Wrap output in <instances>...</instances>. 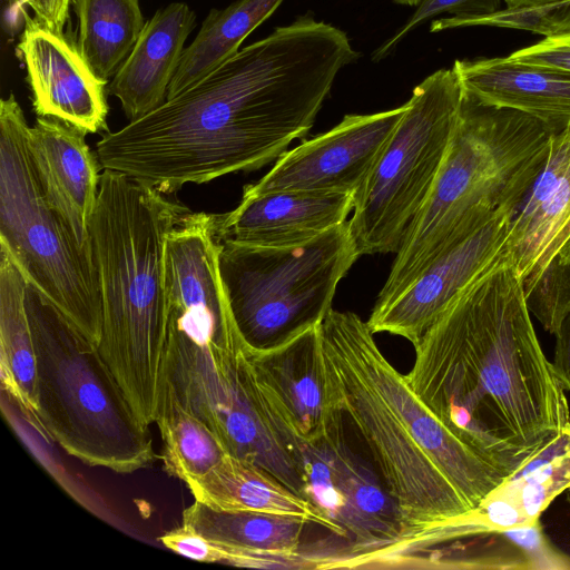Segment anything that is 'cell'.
<instances>
[{
  "label": "cell",
  "mask_w": 570,
  "mask_h": 570,
  "mask_svg": "<svg viewBox=\"0 0 570 570\" xmlns=\"http://www.w3.org/2000/svg\"><path fill=\"white\" fill-rule=\"evenodd\" d=\"M318 326L343 413L370 449L403 532L476 508L508 478L423 403L360 316L332 308Z\"/></svg>",
  "instance_id": "3957f363"
},
{
  "label": "cell",
  "mask_w": 570,
  "mask_h": 570,
  "mask_svg": "<svg viewBox=\"0 0 570 570\" xmlns=\"http://www.w3.org/2000/svg\"><path fill=\"white\" fill-rule=\"evenodd\" d=\"M9 1H10V2H12L16 7H18V9H19L21 12L26 11V10H24V7H26V6H28V7H29V6H30V2H31V0H9Z\"/></svg>",
  "instance_id": "8d00e7d4"
},
{
  "label": "cell",
  "mask_w": 570,
  "mask_h": 570,
  "mask_svg": "<svg viewBox=\"0 0 570 570\" xmlns=\"http://www.w3.org/2000/svg\"><path fill=\"white\" fill-rule=\"evenodd\" d=\"M29 126L11 94L0 101V246L92 344L101 301L91 243L82 245L50 204L28 148Z\"/></svg>",
  "instance_id": "52a82bcc"
},
{
  "label": "cell",
  "mask_w": 570,
  "mask_h": 570,
  "mask_svg": "<svg viewBox=\"0 0 570 570\" xmlns=\"http://www.w3.org/2000/svg\"><path fill=\"white\" fill-rule=\"evenodd\" d=\"M413 346L410 387L508 476L570 422L508 249Z\"/></svg>",
  "instance_id": "7a4b0ae2"
},
{
  "label": "cell",
  "mask_w": 570,
  "mask_h": 570,
  "mask_svg": "<svg viewBox=\"0 0 570 570\" xmlns=\"http://www.w3.org/2000/svg\"><path fill=\"white\" fill-rule=\"evenodd\" d=\"M510 59L570 73V33L543 40L508 56Z\"/></svg>",
  "instance_id": "4dcf8cb0"
},
{
  "label": "cell",
  "mask_w": 570,
  "mask_h": 570,
  "mask_svg": "<svg viewBox=\"0 0 570 570\" xmlns=\"http://www.w3.org/2000/svg\"><path fill=\"white\" fill-rule=\"evenodd\" d=\"M156 424L164 466L184 482L208 473L228 454L215 432L169 395L163 396Z\"/></svg>",
  "instance_id": "4316f807"
},
{
  "label": "cell",
  "mask_w": 570,
  "mask_h": 570,
  "mask_svg": "<svg viewBox=\"0 0 570 570\" xmlns=\"http://www.w3.org/2000/svg\"><path fill=\"white\" fill-rule=\"evenodd\" d=\"M360 256L348 220L296 246L220 243L219 275L245 344L268 348L318 324Z\"/></svg>",
  "instance_id": "ba28073f"
},
{
  "label": "cell",
  "mask_w": 570,
  "mask_h": 570,
  "mask_svg": "<svg viewBox=\"0 0 570 570\" xmlns=\"http://www.w3.org/2000/svg\"><path fill=\"white\" fill-rule=\"evenodd\" d=\"M569 489L570 422L489 495L507 501L532 524Z\"/></svg>",
  "instance_id": "484cf974"
},
{
  "label": "cell",
  "mask_w": 570,
  "mask_h": 570,
  "mask_svg": "<svg viewBox=\"0 0 570 570\" xmlns=\"http://www.w3.org/2000/svg\"><path fill=\"white\" fill-rule=\"evenodd\" d=\"M360 57L345 31L299 16L108 131L96 145L99 164L163 194L258 169L311 130L336 76Z\"/></svg>",
  "instance_id": "6da1fadb"
},
{
  "label": "cell",
  "mask_w": 570,
  "mask_h": 570,
  "mask_svg": "<svg viewBox=\"0 0 570 570\" xmlns=\"http://www.w3.org/2000/svg\"><path fill=\"white\" fill-rule=\"evenodd\" d=\"M566 498L567 502L570 504V489L567 491Z\"/></svg>",
  "instance_id": "f35d334b"
},
{
  "label": "cell",
  "mask_w": 570,
  "mask_h": 570,
  "mask_svg": "<svg viewBox=\"0 0 570 570\" xmlns=\"http://www.w3.org/2000/svg\"><path fill=\"white\" fill-rule=\"evenodd\" d=\"M195 501L227 512L253 511L297 517L343 538L337 525L258 465L230 454L208 473L185 481Z\"/></svg>",
  "instance_id": "7402d4cb"
},
{
  "label": "cell",
  "mask_w": 570,
  "mask_h": 570,
  "mask_svg": "<svg viewBox=\"0 0 570 570\" xmlns=\"http://www.w3.org/2000/svg\"><path fill=\"white\" fill-rule=\"evenodd\" d=\"M352 193L243 191L236 208L214 214L220 243L287 247L307 243L346 222Z\"/></svg>",
  "instance_id": "2e32d148"
},
{
  "label": "cell",
  "mask_w": 570,
  "mask_h": 570,
  "mask_svg": "<svg viewBox=\"0 0 570 570\" xmlns=\"http://www.w3.org/2000/svg\"><path fill=\"white\" fill-rule=\"evenodd\" d=\"M570 216V127L553 132L541 173L511 219L507 244L522 278L537 277L549 248Z\"/></svg>",
  "instance_id": "44dd1931"
},
{
  "label": "cell",
  "mask_w": 570,
  "mask_h": 570,
  "mask_svg": "<svg viewBox=\"0 0 570 570\" xmlns=\"http://www.w3.org/2000/svg\"><path fill=\"white\" fill-rule=\"evenodd\" d=\"M503 0H422L407 21L372 53V61L379 62L392 53L396 46L414 29L441 13L455 18H473L494 13Z\"/></svg>",
  "instance_id": "f546056e"
},
{
  "label": "cell",
  "mask_w": 570,
  "mask_h": 570,
  "mask_svg": "<svg viewBox=\"0 0 570 570\" xmlns=\"http://www.w3.org/2000/svg\"><path fill=\"white\" fill-rule=\"evenodd\" d=\"M28 281L0 246V373L1 384L33 419L37 412V354L27 312Z\"/></svg>",
  "instance_id": "603a6c76"
},
{
  "label": "cell",
  "mask_w": 570,
  "mask_h": 570,
  "mask_svg": "<svg viewBox=\"0 0 570 570\" xmlns=\"http://www.w3.org/2000/svg\"><path fill=\"white\" fill-rule=\"evenodd\" d=\"M343 428L296 450L303 497L340 528L350 546L338 568L396 541L403 532L396 503L382 478L353 451Z\"/></svg>",
  "instance_id": "8fae6325"
},
{
  "label": "cell",
  "mask_w": 570,
  "mask_h": 570,
  "mask_svg": "<svg viewBox=\"0 0 570 570\" xmlns=\"http://www.w3.org/2000/svg\"><path fill=\"white\" fill-rule=\"evenodd\" d=\"M478 26L523 30L544 36V38L559 37L570 33V0L507 6L504 9L482 17L436 19L432 21L430 31L439 32Z\"/></svg>",
  "instance_id": "83f0119b"
},
{
  "label": "cell",
  "mask_w": 570,
  "mask_h": 570,
  "mask_svg": "<svg viewBox=\"0 0 570 570\" xmlns=\"http://www.w3.org/2000/svg\"><path fill=\"white\" fill-rule=\"evenodd\" d=\"M17 51L27 69L35 112L87 134L107 130L105 85L81 57L75 38L41 26L27 11Z\"/></svg>",
  "instance_id": "9a60e30c"
},
{
  "label": "cell",
  "mask_w": 570,
  "mask_h": 570,
  "mask_svg": "<svg viewBox=\"0 0 570 570\" xmlns=\"http://www.w3.org/2000/svg\"><path fill=\"white\" fill-rule=\"evenodd\" d=\"M87 132L53 117H40L28 129V148L50 204L77 239L89 245V224L97 203L101 167L86 142Z\"/></svg>",
  "instance_id": "ac0fdd59"
},
{
  "label": "cell",
  "mask_w": 570,
  "mask_h": 570,
  "mask_svg": "<svg viewBox=\"0 0 570 570\" xmlns=\"http://www.w3.org/2000/svg\"><path fill=\"white\" fill-rule=\"evenodd\" d=\"M554 256H558L562 262H570V216L551 244L543 267H546Z\"/></svg>",
  "instance_id": "e575fe53"
},
{
  "label": "cell",
  "mask_w": 570,
  "mask_h": 570,
  "mask_svg": "<svg viewBox=\"0 0 570 570\" xmlns=\"http://www.w3.org/2000/svg\"><path fill=\"white\" fill-rule=\"evenodd\" d=\"M76 46L95 76L107 83L132 51L145 21L139 0H71Z\"/></svg>",
  "instance_id": "d4e9b609"
},
{
  "label": "cell",
  "mask_w": 570,
  "mask_h": 570,
  "mask_svg": "<svg viewBox=\"0 0 570 570\" xmlns=\"http://www.w3.org/2000/svg\"><path fill=\"white\" fill-rule=\"evenodd\" d=\"M553 335L556 346L552 368L561 387L570 392V313Z\"/></svg>",
  "instance_id": "d6a6232c"
},
{
  "label": "cell",
  "mask_w": 570,
  "mask_h": 570,
  "mask_svg": "<svg viewBox=\"0 0 570 570\" xmlns=\"http://www.w3.org/2000/svg\"><path fill=\"white\" fill-rule=\"evenodd\" d=\"M27 312L37 354L35 420L68 454L90 466L131 473L156 458L148 426L89 342L35 286Z\"/></svg>",
  "instance_id": "5b68a950"
},
{
  "label": "cell",
  "mask_w": 570,
  "mask_h": 570,
  "mask_svg": "<svg viewBox=\"0 0 570 570\" xmlns=\"http://www.w3.org/2000/svg\"><path fill=\"white\" fill-rule=\"evenodd\" d=\"M308 524L297 517L218 511L198 501L181 518V525L217 546L220 563L264 569H315L312 546L302 544Z\"/></svg>",
  "instance_id": "e0dca14e"
},
{
  "label": "cell",
  "mask_w": 570,
  "mask_h": 570,
  "mask_svg": "<svg viewBox=\"0 0 570 570\" xmlns=\"http://www.w3.org/2000/svg\"><path fill=\"white\" fill-rule=\"evenodd\" d=\"M522 282L530 314L554 334L570 313V262L554 256L537 277Z\"/></svg>",
  "instance_id": "f1b7e54d"
},
{
  "label": "cell",
  "mask_w": 570,
  "mask_h": 570,
  "mask_svg": "<svg viewBox=\"0 0 570 570\" xmlns=\"http://www.w3.org/2000/svg\"><path fill=\"white\" fill-rule=\"evenodd\" d=\"M462 99L453 68L436 70L413 89L402 119L354 195L348 224L361 255L399 250L445 159Z\"/></svg>",
  "instance_id": "9c48e42d"
},
{
  "label": "cell",
  "mask_w": 570,
  "mask_h": 570,
  "mask_svg": "<svg viewBox=\"0 0 570 570\" xmlns=\"http://www.w3.org/2000/svg\"><path fill=\"white\" fill-rule=\"evenodd\" d=\"M283 1L236 0L224 9H210L196 38L183 51L167 99L197 85L234 56L249 33Z\"/></svg>",
  "instance_id": "cb8c5ba5"
},
{
  "label": "cell",
  "mask_w": 570,
  "mask_h": 570,
  "mask_svg": "<svg viewBox=\"0 0 570 570\" xmlns=\"http://www.w3.org/2000/svg\"><path fill=\"white\" fill-rule=\"evenodd\" d=\"M452 68L475 102L525 114L552 132L570 127V73L509 57L455 60Z\"/></svg>",
  "instance_id": "d6986e66"
},
{
  "label": "cell",
  "mask_w": 570,
  "mask_h": 570,
  "mask_svg": "<svg viewBox=\"0 0 570 570\" xmlns=\"http://www.w3.org/2000/svg\"><path fill=\"white\" fill-rule=\"evenodd\" d=\"M320 323L268 348L246 345L261 397L295 452L327 436L345 416L322 350Z\"/></svg>",
  "instance_id": "7c38bea8"
},
{
  "label": "cell",
  "mask_w": 570,
  "mask_h": 570,
  "mask_svg": "<svg viewBox=\"0 0 570 570\" xmlns=\"http://www.w3.org/2000/svg\"><path fill=\"white\" fill-rule=\"evenodd\" d=\"M167 338L164 395L206 423L228 454L258 465L303 497L297 454L261 397L246 345H199L175 331Z\"/></svg>",
  "instance_id": "30bf717a"
},
{
  "label": "cell",
  "mask_w": 570,
  "mask_h": 570,
  "mask_svg": "<svg viewBox=\"0 0 570 570\" xmlns=\"http://www.w3.org/2000/svg\"><path fill=\"white\" fill-rule=\"evenodd\" d=\"M169 550L198 562L220 563V552L216 544L184 525L160 537Z\"/></svg>",
  "instance_id": "1f68e13d"
},
{
  "label": "cell",
  "mask_w": 570,
  "mask_h": 570,
  "mask_svg": "<svg viewBox=\"0 0 570 570\" xmlns=\"http://www.w3.org/2000/svg\"><path fill=\"white\" fill-rule=\"evenodd\" d=\"M196 24V13L183 2L158 9L146 21L132 51L108 86L129 119L163 105L178 68L184 45Z\"/></svg>",
  "instance_id": "ffe728a7"
},
{
  "label": "cell",
  "mask_w": 570,
  "mask_h": 570,
  "mask_svg": "<svg viewBox=\"0 0 570 570\" xmlns=\"http://www.w3.org/2000/svg\"><path fill=\"white\" fill-rule=\"evenodd\" d=\"M552 131L525 114L463 94L442 167L404 234L400 255L426 264L470 218L517 209L541 173Z\"/></svg>",
  "instance_id": "8992f818"
},
{
  "label": "cell",
  "mask_w": 570,
  "mask_h": 570,
  "mask_svg": "<svg viewBox=\"0 0 570 570\" xmlns=\"http://www.w3.org/2000/svg\"><path fill=\"white\" fill-rule=\"evenodd\" d=\"M71 0H31L35 19L51 31L63 33Z\"/></svg>",
  "instance_id": "836d02e7"
},
{
  "label": "cell",
  "mask_w": 570,
  "mask_h": 570,
  "mask_svg": "<svg viewBox=\"0 0 570 570\" xmlns=\"http://www.w3.org/2000/svg\"><path fill=\"white\" fill-rule=\"evenodd\" d=\"M514 209L464 225L395 297L373 307L372 333L402 336L413 345L445 308L507 252Z\"/></svg>",
  "instance_id": "4fadbf2b"
},
{
  "label": "cell",
  "mask_w": 570,
  "mask_h": 570,
  "mask_svg": "<svg viewBox=\"0 0 570 570\" xmlns=\"http://www.w3.org/2000/svg\"><path fill=\"white\" fill-rule=\"evenodd\" d=\"M394 3L400 6L416 7L422 0H392Z\"/></svg>",
  "instance_id": "74e56055"
},
{
  "label": "cell",
  "mask_w": 570,
  "mask_h": 570,
  "mask_svg": "<svg viewBox=\"0 0 570 570\" xmlns=\"http://www.w3.org/2000/svg\"><path fill=\"white\" fill-rule=\"evenodd\" d=\"M405 110L406 102L381 112L346 115L331 130L285 151L265 176L246 185L243 191L305 190L355 195Z\"/></svg>",
  "instance_id": "5bb4252c"
},
{
  "label": "cell",
  "mask_w": 570,
  "mask_h": 570,
  "mask_svg": "<svg viewBox=\"0 0 570 570\" xmlns=\"http://www.w3.org/2000/svg\"><path fill=\"white\" fill-rule=\"evenodd\" d=\"M541 1H549V0H504L508 7H514V6H523V4H531L535 2Z\"/></svg>",
  "instance_id": "d590c367"
},
{
  "label": "cell",
  "mask_w": 570,
  "mask_h": 570,
  "mask_svg": "<svg viewBox=\"0 0 570 570\" xmlns=\"http://www.w3.org/2000/svg\"><path fill=\"white\" fill-rule=\"evenodd\" d=\"M190 210L127 175L104 169L89 236L98 273L97 350L136 417L156 423L167 354L165 244Z\"/></svg>",
  "instance_id": "277c9868"
}]
</instances>
